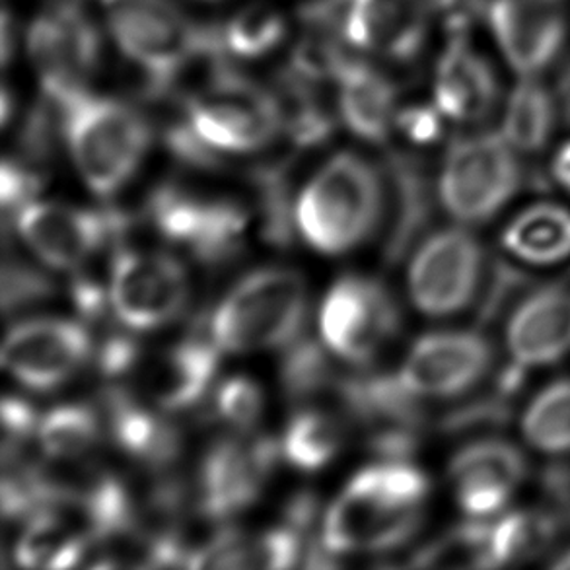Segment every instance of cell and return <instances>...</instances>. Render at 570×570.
Here are the masks:
<instances>
[{
  "label": "cell",
  "instance_id": "cell-41",
  "mask_svg": "<svg viewBox=\"0 0 570 570\" xmlns=\"http://www.w3.org/2000/svg\"><path fill=\"white\" fill-rule=\"evenodd\" d=\"M553 174L561 186L570 189V140H567L563 147H559L553 156Z\"/></svg>",
  "mask_w": 570,
  "mask_h": 570
},
{
  "label": "cell",
  "instance_id": "cell-2",
  "mask_svg": "<svg viewBox=\"0 0 570 570\" xmlns=\"http://www.w3.org/2000/svg\"><path fill=\"white\" fill-rule=\"evenodd\" d=\"M109 31L125 59L139 70L140 96L148 101L171 98L193 62L228 59L220 26L193 22L174 0H116Z\"/></svg>",
  "mask_w": 570,
  "mask_h": 570
},
{
  "label": "cell",
  "instance_id": "cell-29",
  "mask_svg": "<svg viewBox=\"0 0 570 570\" xmlns=\"http://www.w3.org/2000/svg\"><path fill=\"white\" fill-rule=\"evenodd\" d=\"M345 426L340 416L316 407H304L293 416L283 439V454L302 471H316L340 454Z\"/></svg>",
  "mask_w": 570,
  "mask_h": 570
},
{
  "label": "cell",
  "instance_id": "cell-18",
  "mask_svg": "<svg viewBox=\"0 0 570 570\" xmlns=\"http://www.w3.org/2000/svg\"><path fill=\"white\" fill-rule=\"evenodd\" d=\"M504 96L499 69L475 46L471 31L448 33L432 82V104L444 119L460 125L485 124L499 116Z\"/></svg>",
  "mask_w": 570,
  "mask_h": 570
},
{
  "label": "cell",
  "instance_id": "cell-13",
  "mask_svg": "<svg viewBox=\"0 0 570 570\" xmlns=\"http://www.w3.org/2000/svg\"><path fill=\"white\" fill-rule=\"evenodd\" d=\"M446 479L463 517L491 520L514 509L528 479V460L524 450L510 440H471L450 458Z\"/></svg>",
  "mask_w": 570,
  "mask_h": 570
},
{
  "label": "cell",
  "instance_id": "cell-22",
  "mask_svg": "<svg viewBox=\"0 0 570 570\" xmlns=\"http://www.w3.org/2000/svg\"><path fill=\"white\" fill-rule=\"evenodd\" d=\"M218 351L207 330L195 332L156 356L145 372V392L166 411L191 407L203 400L218 368Z\"/></svg>",
  "mask_w": 570,
  "mask_h": 570
},
{
  "label": "cell",
  "instance_id": "cell-26",
  "mask_svg": "<svg viewBox=\"0 0 570 570\" xmlns=\"http://www.w3.org/2000/svg\"><path fill=\"white\" fill-rule=\"evenodd\" d=\"M90 543L85 518L57 502L31 517L16 546V559L28 569H69L85 557Z\"/></svg>",
  "mask_w": 570,
  "mask_h": 570
},
{
  "label": "cell",
  "instance_id": "cell-15",
  "mask_svg": "<svg viewBox=\"0 0 570 570\" xmlns=\"http://www.w3.org/2000/svg\"><path fill=\"white\" fill-rule=\"evenodd\" d=\"M142 215L163 238L189 247L199 262L210 265L238 254L246 228V213L234 203L199 199L176 186L158 187Z\"/></svg>",
  "mask_w": 570,
  "mask_h": 570
},
{
  "label": "cell",
  "instance_id": "cell-14",
  "mask_svg": "<svg viewBox=\"0 0 570 570\" xmlns=\"http://www.w3.org/2000/svg\"><path fill=\"white\" fill-rule=\"evenodd\" d=\"M493 361V345L485 335L440 330L413 343L397 376L419 400H458L487 379Z\"/></svg>",
  "mask_w": 570,
  "mask_h": 570
},
{
  "label": "cell",
  "instance_id": "cell-23",
  "mask_svg": "<svg viewBox=\"0 0 570 570\" xmlns=\"http://www.w3.org/2000/svg\"><path fill=\"white\" fill-rule=\"evenodd\" d=\"M561 114L559 92L546 77H518L502 101L499 131L522 158L540 155L553 139Z\"/></svg>",
  "mask_w": 570,
  "mask_h": 570
},
{
  "label": "cell",
  "instance_id": "cell-44",
  "mask_svg": "<svg viewBox=\"0 0 570 570\" xmlns=\"http://www.w3.org/2000/svg\"><path fill=\"white\" fill-rule=\"evenodd\" d=\"M10 109H12V98H10L8 88H4V92H2V124L4 125H7L8 119H10Z\"/></svg>",
  "mask_w": 570,
  "mask_h": 570
},
{
  "label": "cell",
  "instance_id": "cell-12",
  "mask_svg": "<svg viewBox=\"0 0 570 570\" xmlns=\"http://www.w3.org/2000/svg\"><path fill=\"white\" fill-rule=\"evenodd\" d=\"M392 294L368 277H343L332 286L320 312L325 345L353 364H368L400 332Z\"/></svg>",
  "mask_w": 570,
  "mask_h": 570
},
{
  "label": "cell",
  "instance_id": "cell-1",
  "mask_svg": "<svg viewBox=\"0 0 570 570\" xmlns=\"http://www.w3.org/2000/svg\"><path fill=\"white\" fill-rule=\"evenodd\" d=\"M429 491L426 473L409 460H382L348 481L317 543L332 557L397 548L419 528Z\"/></svg>",
  "mask_w": 570,
  "mask_h": 570
},
{
  "label": "cell",
  "instance_id": "cell-40",
  "mask_svg": "<svg viewBox=\"0 0 570 570\" xmlns=\"http://www.w3.org/2000/svg\"><path fill=\"white\" fill-rule=\"evenodd\" d=\"M442 119L444 116L440 114L434 104L432 106H409V108L397 111L395 125L409 140H413L416 145H426V142L439 139Z\"/></svg>",
  "mask_w": 570,
  "mask_h": 570
},
{
  "label": "cell",
  "instance_id": "cell-43",
  "mask_svg": "<svg viewBox=\"0 0 570 570\" xmlns=\"http://www.w3.org/2000/svg\"><path fill=\"white\" fill-rule=\"evenodd\" d=\"M551 567L557 570H570V548L563 549V551L553 559Z\"/></svg>",
  "mask_w": 570,
  "mask_h": 570
},
{
  "label": "cell",
  "instance_id": "cell-37",
  "mask_svg": "<svg viewBox=\"0 0 570 570\" xmlns=\"http://www.w3.org/2000/svg\"><path fill=\"white\" fill-rule=\"evenodd\" d=\"M41 176L31 168V164L23 163L20 158H7L0 174V197L4 213H16L23 205H28L41 189Z\"/></svg>",
  "mask_w": 570,
  "mask_h": 570
},
{
  "label": "cell",
  "instance_id": "cell-5",
  "mask_svg": "<svg viewBox=\"0 0 570 570\" xmlns=\"http://www.w3.org/2000/svg\"><path fill=\"white\" fill-rule=\"evenodd\" d=\"M308 308V286L301 273L259 269L224 296L208 317V332L216 347L228 353L288 347L301 337Z\"/></svg>",
  "mask_w": 570,
  "mask_h": 570
},
{
  "label": "cell",
  "instance_id": "cell-33",
  "mask_svg": "<svg viewBox=\"0 0 570 570\" xmlns=\"http://www.w3.org/2000/svg\"><path fill=\"white\" fill-rule=\"evenodd\" d=\"M302 553V533L291 525L275 528L249 541H234L216 557L213 567L234 569H288Z\"/></svg>",
  "mask_w": 570,
  "mask_h": 570
},
{
  "label": "cell",
  "instance_id": "cell-32",
  "mask_svg": "<svg viewBox=\"0 0 570 570\" xmlns=\"http://www.w3.org/2000/svg\"><path fill=\"white\" fill-rule=\"evenodd\" d=\"M285 31V20L275 8L252 4L220 26V38L226 53L242 59H257L278 47Z\"/></svg>",
  "mask_w": 570,
  "mask_h": 570
},
{
  "label": "cell",
  "instance_id": "cell-11",
  "mask_svg": "<svg viewBox=\"0 0 570 570\" xmlns=\"http://www.w3.org/2000/svg\"><path fill=\"white\" fill-rule=\"evenodd\" d=\"M487 28L517 77H546L563 61L570 38L569 0H489Z\"/></svg>",
  "mask_w": 570,
  "mask_h": 570
},
{
  "label": "cell",
  "instance_id": "cell-34",
  "mask_svg": "<svg viewBox=\"0 0 570 570\" xmlns=\"http://www.w3.org/2000/svg\"><path fill=\"white\" fill-rule=\"evenodd\" d=\"M561 210L541 207L518 220L510 232L512 252L530 257V262H549V257L563 254L564 244H570V216Z\"/></svg>",
  "mask_w": 570,
  "mask_h": 570
},
{
  "label": "cell",
  "instance_id": "cell-4",
  "mask_svg": "<svg viewBox=\"0 0 570 570\" xmlns=\"http://www.w3.org/2000/svg\"><path fill=\"white\" fill-rule=\"evenodd\" d=\"M385 176L353 153L333 156L302 191L296 220L309 246L345 254L379 228Z\"/></svg>",
  "mask_w": 570,
  "mask_h": 570
},
{
  "label": "cell",
  "instance_id": "cell-7",
  "mask_svg": "<svg viewBox=\"0 0 570 570\" xmlns=\"http://www.w3.org/2000/svg\"><path fill=\"white\" fill-rule=\"evenodd\" d=\"M181 109L195 132L216 153H254L283 131L275 92L232 69L228 59L210 65L207 82Z\"/></svg>",
  "mask_w": 570,
  "mask_h": 570
},
{
  "label": "cell",
  "instance_id": "cell-9",
  "mask_svg": "<svg viewBox=\"0 0 570 570\" xmlns=\"http://www.w3.org/2000/svg\"><path fill=\"white\" fill-rule=\"evenodd\" d=\"M28 51L41 80V94L61 98L86 88L100 67V31L78 0H59L31 23Z\"/></svg>",
  "mask_w": 570,
  "mask_h": 570
},
{
  "label": "cell",
  "instance_id": "cell-19",
  "mask_svg": "<svg viewBox=\"0 0 570 570\" xmlns=\"http://www.w3.org/2000/svg\"><path fill=\"white\" fill-rule=\"evenodd\" d=\"M283 448L269 439H228L208 450L199 471V507L228 518L262 493Z\"/></svg>",
  "mask_w": 570,
  "mask_h": 570
},
{
  "label": "cell",
  "instance_id": "cell-42",
  "mask_svg": "<svg viewBox=\"0 0 570 570\" xmlns=\"http://www.w3.org/2000/svg\"><path fill=\"white\" fill-rule=\"evenodd\" d=\"M14 43H16V26L12 22V18H10V12H4L2 16V61L4 65H8V61L12 59V53H14Z\"/></svg>",
  "mask_w": 570,
  "mask_h": 570
},
{
  "label": "cell",
  "instance_id": "cell-35",
  "mask_svg": "<svg viewBox=\"0 0 570 570\" xmlns=\"http://www.w3.org/2000/svg\"><path fill=\"white\" fill-rule=\"evenodd\" d=\"M263 395L259 385L246 376H234L218 385L216 415L236 429H249L259 419Z\"/></svg>",
  "mask_w": 570,
  "mask_h": 570
},
{
  "label": "cell",
  "instance_id": "cell-16",
  "mask_svg": "<svg viewBox=\"0 0 570 570\" xmlns=\"http://www.w3.org/2000/svg\"><path fill=\"white\" fill-rule=\"evenodd\" d=\"M186 271L174 257L119 247L114 255L109 302L132 330L170 324L187 302Z\"/></svg>",
  "mask_w": 570,
  "mask_h": 570
},
{
  "label": "cell",
  "instance_id": "cell-24",
  "mask_svg": "<svg viewBox=\"0 0 570 570\" xmlns=\"http://www.w3.org/2000/svg\"><path fill=\"white\" fill-rule=\"evenodd\" d=\"M101 405L111 439L127 454L155 470L170 465L179 454V432L168 421L140 407L121 387L101 393Z\"/></svg>",
  "mask_w": 570,
  "mask_h": 570
},
{
  "label": "cell",
  "instance_id": "cell-3",
  "mask_svg": "<svg viewBox=\"0 0 570 570\" xmlns=\"http://www.w3.org/2000/svg\"><path fill=\"white\" fill-rule=\"evenodd\" d=\"M47 98V96H46ZM80 176L96 195L109 197L132 178L153 145V125L129 101L78 88L49 98Z\"/></svg>",
  "mask_w": 570,
  "mask_h": 570
},
{
  "label": "cell",
  "instance_id": "cell-36",
  "mask_svg": "<svg viewBox=\"0 0 570 570\" xmlns=\"http://www.w3.org/2000/svg\"><path fill=\"white\" fill-rule=\"evenodd\" d=\"M53 294L51 281L39 271L31 269L22 262H4L2 269V309L4 314H16L18 309L46 301Z\"/></svg>",
  "mask_w": 570,
  "mask_h": 570
},
{
  "label": "cell",
  "instance_id": "cell-27",
  "mask_svg": "<svg viewBox=\"0 0 570 570\" xmlns=\"http://www.w3.org/2000/svg\"><path fill=\"white\" fill-rule=\"evenodd\" d=\"M520 436L532 452L549 458L570 455V376L540 387L518 419Z\"/></svg>",
  "mask_w": 570,
  "mask_h": 570
},
{
  "label": "cell",
  "instance_id": "cell-31",
  "mask_svg": "<svg viewBox=\"0 0 570 570\" xmlns=\"http://www.w3.org/2000/svg\"><path fill=\"white\" fill-rule=\"evenodd\" d=\"M100 415L88 405H61L49 411L38 424L41 450L51 460H75L100 439Z\"/></svg>",
  "mask_w": 570,
  "mask_h": 570
},
{
  "label": "cell",
  "instance_id": "cell-20",
  "mask_svg": "<svg viewBox=\"0 0 570 570\" xmlns=\"http://www.w3.org/2000/svg\"><path fill=\"white\" fill-rule=\"evenodd\" d=\"M431 0H348L343 38L387 61H415L429 36Z\"/></svg>",
  "mask_w": 570,
  "mask_h": 570
},
{
  "label": "cell",
  "instance_id": "cell-38",
  "mask_svg": "<svg viewBox=\"0 0 570 570\" xmlns=\"http://www.w3.org/2000/svg\"><path fill=\"white\" fill-rule=\"evenodd\" d=\"M36 411L20 397H4L2 401V429H4V460L18 458L20 446L38 431Z\"/></svg>",
  "mask_w": 570,
  "mask_h": 570
},
{
  "label": "cell",
  "instance_id": "cell-21",
  "mask_svg": "<svg viewBox=\"0 0 570 570\" xmlns=\"http://www.w3.org/2000/svg\"><path fill=\"white\" fill-rule=\"evenodd\" d=\"M504 348L518 368H548L570 356V288L548 286L518 302L504 325Z\"/></svg>",
  "mask_w": 570,
  "mask_h": 570
},
{
  "label": "cell",
  "instance_id": "cell-8",
  "mask_svg": "<svg viewBox=\"0 0 570 570\" xmlns=\"http://www.w3.org/2000/svg\"><path fill=\"white\" fill-rule=\"evenodd\" d=\"M485 252L470 226L434 232L409 265V296L424 316H458L478 298L485 278Z\"/></svg>",
  "mask_w": 570,
  "mask_h": 570
},
{
  "label": "cell",
  "instance_id": "cell-25",
  "mask_svg": "<svg viewBox=\"0 0 570 570\" xmlns=\"http://www.w3.org/2000/svg\"><path fill=\"white\" fill-rule=\"evenodd\" d=\"M337 85L341 117L348 129L368 142H384L397 116V90L390 77L351 57L337 77Z\"/></svg>",
  "mask_w": 570,
  "mask_h": 570
},
{
  "label": "cell",
  "instance_id": "cell-39",
  "mask_svg": "<svg viewBox=\"0 0 570 570\" xmlns=\"http://www.w3.org/2000/svg\"><path fill=\"white\" fill-rule=\"evenodd\" d=\"M140 358L139 341L125 333H114L101 343L96 353V364L106 379L124 376L132 371Z\"/></svg>",
  "mask_w": 570,
  "mask_h": 570
},
{
  "label": "cell",
  "instance_id": "cell-28",
  "mask_svg": "<svg viewBox=\"0 0 570 570\" xmlns=\"http://www.w3.org/2000/svg\"><path fill=\"white\" fill-rule=\"evenodd\" d=\"M316 80L302 77L296 70H283L275 85L283 131L296 147H316L332 137L333 117L325 101L317 96Z\"/></svg>",
  "mask_w": 570,
  "mask_h": 570
},
{
  "label": "cell",
  "instance_id": "cell-6",
  "mask_svg": "<svg viewBox=\"0 0 570 570\" xmlns=\"http://www.w3.org/2000/svg\"><path fill=\"white\" fill-rule=\"evenodd\" d=\"M522 186V156L499 129L458 137L440 164L439 200L462 226L491 223Z\"/></svg>",
  "mask_w": 570,
  "mask_h": 570
},
{
  "label": "cell",
  "instance_id": "cell-10",
  "mask_svg": "<svg viewBox=\"0 0 570 570\" xmlns=\"http://www.w3.org/2000/svg\"><path fill=\"white\" fill-rule=\"evenodd\" d=\"M18 234L53 269H78L124 238L132 224L121 210H82L61 203H28L16 210Z\"/></svg>",
  "mask_w": 570,
  "mask_h": 570
},
{
  "label": "cell",
  "instance_id": "cell-30",
  "mask_svg": "<svg viewBox=\"0 0 570 570\" xmlns=\"http://www.w3.org/2000/svg\"><path fill=\"white\" fill-rule=\"evenodd\" d=\"M281 382L286 397L296 403V407H309V403L324 395H332L343 407L341 390L345 379L335 374L327 353L316 341L298 337L288 345L281 364Z\"/></svg>",
  "mask_w": 570,
  "mask_h": 570
},
{
  "label": "cell",
  "instance_id": "cell-17",
  "mask_svg": "<svg viewBox=\"0 0 570 570\" xmlns=\"http://www.w3.org/2000/svg\"><path fill=\"white\" fill-rule=\"evenodd\" d=\"M92 355V341L82 325L69 320H31L8 332L2 366L12 379L38 392L53 390Z\"/></svg>",
  "mask_w": 570,
  "mask_h": 570
}]
</instances>
